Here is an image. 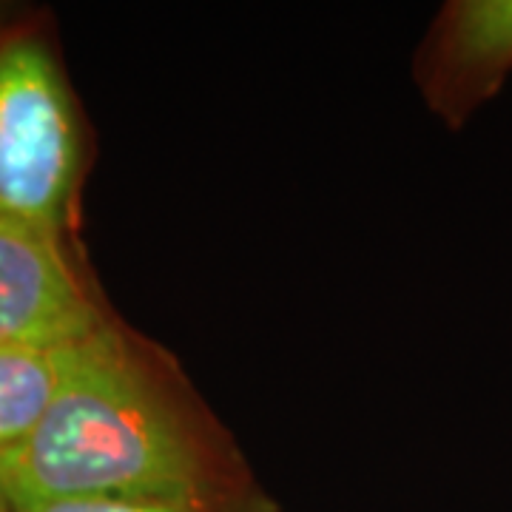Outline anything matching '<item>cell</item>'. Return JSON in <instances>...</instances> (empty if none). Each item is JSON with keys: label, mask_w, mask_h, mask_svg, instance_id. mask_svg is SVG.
I'll return each mask as SVG.
<instances>
[{"label": "cell", "mask_w": 512, "mask_h": 512, "mask_svg": "<svg viewBox=\"0 0 512 512\" xmlns=\"http://www.w3.org/2000/svg\"><path fill=\"white\" fill-rule=\"evenodd\" d=\"M77 348L80 342L69 348L0 345V453L35 430L66 379Z\"/></svg>", "instance_id": "obj_5"}, {"label": "cell", "mask_w": 512, "mask_h": 512, "mask_svg": "<svg viewBox=\"0 0 512 512\" xmlns=\"http://www.w3.org/2000/svg\"><path fill=\"white\" fill-rule=\"evenodd\" d=\"M32 512H282V507L262 484H254L239 493L208 498H89Z\"/></svg>", "instance_id": "obj_6"}, {"label": "cell", "mask_w": 512, "mask_h": 512, "mask_svg": "<svg viewBox=\"0 0 512 512\" xmlns=\"http://www.w3.org/2000/svg\"><path fill=\"white\" fill-rule=\"evenodd\" d=\"M259 484L160 342L111 316L80 342L35 430L0 453V512L89 498H208Z\"/></svg>", "instance_id": "obj_1"}, {"label": "cell", "mask_w": 512, "mask_h": 512, "mask_svg": "<svg viewBox=\"0 0 512 512\" xmlns=\"http://www.w3.org/2000/svg\"><path fill=\"white\" fill-rule=\"evenodd\" d=\"M89 143L43 29L0 20V214L69 237Z\"/></svg>", "instance_id": "obj_2"}, {"label": "cell", "mask_w": 512, "mask_h": 512, "mask_svg": "<svg viewBox=\"0 0 512 512\" xmlns=\"http://www.w3.org/2000/svg\"><path fill=\"white\" fill-rule=\"evenodd\" d=\"M512 77V0H447L413 55L424 109L447 131L470 126Z\"/></svg>", "instance_id": "obj_4"}, {"label": "cell", "mask_w": 512, "mask_h": 512, "mask_svg": "<svg viewBox=\"0 0 512 512\" xmlns=\"http://www.w3.org/2000/svg\"><path fill=\"white\" fill-rule=\"evenodd\" d=\"M111 316L69 237L0 214V345L69 348Z\"/></svg>", "instance_id": "obj_3"}]
</instances>
